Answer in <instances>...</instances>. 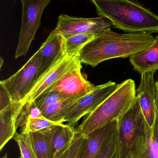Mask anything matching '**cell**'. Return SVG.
Instances as JSON below:
<instances>
[{
  "label": "cell",
  "mask_w": 158,
  "mask_h": 158,
  "mask_svg": "<svg viewBox=\"0 0 158 158\" xmlns=\"http://www.w3.org/2000/svg\"><path fill=\"white\" fill-rule=\"evenodd\" d=\"M64 40L62 35L53 30L42 44L40 47L41 54L40 77L65 55Z\"/></svg>",
  "instance_id": "14"
},
{
  "label": "cell",
  "mask_w": 158,
  "mask_h": 158,
  "mask_svg": "<svg viewBox=\"0 0 158 158\" xmlns=\"http://www.w3.org/2000/svg\"><path fill=\"white\" fill-rule=\"evenodd\" d=\"M82 68L81 65L70 71L48 90L58 92L64 100L78 99L84 96L92 91L95 85L82 73Z\"/></svg>",
  "instance_id": "10"
},
{
  "label": "cell",
  "mask_w": 158,
  "mask_h": 158,
  "mask_svg": "<svg viewBox=\"0 0 158 158\" xmlns=\"http://www.w3.org/2000/svg\"><path fill=\"white\" fill-rule=\"evenodd\" d=\"M155 40L150 32L118 33L109 30L97 35L81 49L79 61L95 67L109 59L130 57L152 45Z\"/></svg>",
  "instance_id": "1"
},
{
  "label": "cell",
  "mask_w": 158,
  "mask_h": 158,
  "mask_svg": "<svg viewBox=\"0 0 158 158\" xmlns=\"http://www.w3.org/2000/svg\"><path fill=\"white\" fill-rule=\"evenodd\" d=\"M78 99H66L58 101L43 110L42 115L51 121L63 123L69 110Z\"/></svg>",
  "instance_id": "17"
},
{
  "label": "cell",
  "mask_w": 158,
  "mask_h": 158,
  "mask_svg": "<svg viewBox=\"0 0 158 158\" xmlns=\"http://www.w3.org/2000/svg\"><path fill=\"white\" fill-rule=\"evenodd\" d=\"M100 17L129 33L158 32V16L133 0H92Z\"/></svg>",
  "instance_id": "2"
},
{
  "label": "cell",
  "mask_w": 158,
  "mask_h": 158,
  "mask_svg": "<svg viewBox=\"0 0 158 158\" xmlns=\"http://www.w3.org/2000/svg\"><path fill=\"white\" fill-rule=\"evenodd\" d=\"M13 102L9 92L2 84L0 83V111L7 107Z\"/></svg>",
  "instance_id": "26"
},
{
  "label": "cell",
  "mask_w": 158,
  "mask_h": 158,
  "mask_svg": "<svg viewBox=\"0 0 158 158\" xmlns=\"http://www.w3.org/2000/svg\"><path fill=\"white\" fill-rule=\"evenodd\" d=\"M112 26L111 21L103 17L86 18L61 15L58 17L56 27L53 31L65 39L82 33L99 35L111 30Z\"/></svg>",
  "instance_id": "8"
},
{
  "label": "cell",
  "mask_w": 158,
  "mask_h": 158,
  "mask_svg": "<svg viewBox=\"0 0 158 158\" xmlns=\"http://www.w3.org/2000/svg\"><path fill=\"white\" fill-rule=\"evenodd\" d=\"M37 158H52L49 143L45 135L41 131L30 133Z\"/></svg>",
  "instance_id": "19"
},
{
  "label": "cell",
  "mask_w": 158,
  "mask_h": 158,
  "mask_svg": "<svg viewBox=\"0 0 158 158\" xmlns=\"http://www.w3.org/2000/svg\"><path fill=\"white\" fill-rule=\"evenodd\" d=\"M150 128L136 95L131 106L118 121L113 158H142L146 149Z\"/></svg>",
  "instance_id": "3"
},
{
  "label": "cell",
  "mask_w": 158,
  "mask_h": 158,
  "mask_svg": "<svg viewBox=\"0 0 158 158\" xmlns=\"http://www.w3.org/2000/svg\"><path fill=\"white\" fill-rule=\"evenodd\" d=\"M91 1H92V0H91Z\"/></svg>",
  "instance_id": "32"
},
{
  "label": "cell",
  "mask_w": 158,
  "mask_h": 158,
  "mask_svg": "<svg viewBox=\"0 0 158 158\" xmlns=\"http://www.w3.org/2000/svg\"><path fill=\"white\" fill-rule=\"evenodd\" d=\"M142 158H158V144L153 136L151 128L148 132L146 149Z\"/></svg>",
  "instance_id": "25"
},
{
  "label": "cell",
  "mask_w": 158,
  "mask_h": 158,
  "mask_svg": "<svg viewBox=\"0 0 158 158\" xmlns=\"http://www.w3.org/2000/svg\"><path fill=\"white\" fill-rule=\"evenodd\" d=\"M136 97L133 80L128 79L119 84L115 91L95 110L83 117L76 132L88 136L97 129L119 120L131 106Z\"/></svg>",
  "instance_id": "4"
},
{
  "label": "cell",
  "mask_w": 158,
  "mask_h": 158,
  "mask_svg": "<svg viewBox=\"0 0 158 158\" xmlns=\"http://www.w3.org/2000/svg\"><path fill=\"white\" fill-rule=\"evenodd\" d=\"M119 84L109 81L95 86L90 93L78 99L68 111L64 122L74 127L83 117L95 110L117 89Z\"/></svg>",
  "instance_id": "7"
},
{
  "label": "cell",
  "mask_w": 158,
  "mask_h": 158,
  "mask_svg": "<svg viewBox=\"0 0 158 158\" xmlns=\"http://www.w3.org/2000/svg\"><path fill=\"white\" fill-rule=\"evenodd\" d=\"M97 35L93 33H82L64 39L65 55L70 56L79 55L81 49Z\"/></svg>",
  "instance_id": "18"
},
{
  "label": "cell",
  "mask_w": 158,
  "mask_h": 158,
  "mask_svg": "<svg viewBox=\"0 0 158 158\" xmlns=\"http://www.w3.org/2000/svg\"><path fill=\"white\" fill-rule=\"evenodd\" d=\"M41 63L40 48L16 73L1 81L0 83L9 92L13 102L23 101L31 91L41 76Z\"/></svg>",
  "instance_id": "6"
},
{
  "label": "cell",
  "mask_w": 158,
  "mask_h": 158,
  "mask_svg": "<svg viewBox=\"0 0 158 158\" xmlns=\"http://www.w3.org/2000/svg\"><path fill=\"white\" fill-rule=\"evenodd\" d=\"M25 103L22 101L13 102L0 111V150L16 133V121L19 114Z\"/></svg>",
  "instance_id": "15"
},
{
  "label": "cell",
  "mask_w": 158,
  "mask_h": 158,
  "mask_svg": "<svg viewBox=\"0 0 158 158\" xmlns=\"http://www.w3.org/2000/svg\"><path fill=\"white\" fill-rule=\"evenodd\" d=\"M61 100L64 99H62L58 92L48 90L39 96L34 101L37 107L41 111L51 104Z\"/></svg>",
  "instance_id": "24"
},
{
  "label": "cell",
  "mask_w": 158,
  "mask_h": 158,
  "mask_svg": "<svg viewBox=\"0 0 158 158\" xmlns=\"http://www.w3.org/2000/svg\"><path fill=\"white\" fill-rule=\"evenodd\" d=\"M61 123H58L51 121L44 117L32 118L28 121L25 127L21 129L20 132L27 133L35 132L50 126Z\"/></svg>",
  "instance_id": "23"
},
{
  "label": "cell",
  "mask_w": 158,
  "mask_h": 158,
  "mask_svg": "<svg viewBox=\"0 0 158 158\" xmlns=\"http://www.w3.org/2000/svg\"><path fill=\"white\" fill-rule=\"evenodd\" d=\"M118 121L99 128L86 136L80 158H96L117 133Z\"/></svg>",
  "instance_id": "12"
},
{
  "label": "cell",
  "mask_w": 158,
  "mask_h": 158,
  "mask_svg": "<svg viewBox=\"0 0 158 158\" xmlns=\"http://www.w3.org/2000/svg\"><path fill=\"white\" fill-rule=\"evenodd\" d=\"M154 43L130 57L134 68L141 74L158 70V35Z\"/></svg>",
  "instance_id": "16"
},
{
  "label": "cell",
  "mask_w": 158,
  "mask_h": 158,
  "mask_svg": "<svg viewBox=\"0 0 158 158\" xmlns=\"http://www.w3.org/2000/svg\"><path fill=\"white\" fill-rule=\"evenodd\" d=\"M86 138L76 132L72 142L56 158H80Z\"/></svg>",
  "instance_id": "21"
},
{
  "label": "cell",
  "mask_w": 158,
  "mask_h": 158,
  "mask_svg": "<svg viewBox=\"0 0 158 158\" xmlns=\"http://www.w3.org/2000/svg\"><path fill=\"white\" fill-rule=\"evenodd\" d=\"M19 158H22V157H21V156H20V157H19Z\"/></svg>",
  "instance_id": "31"
},
{
  "label": "cell",
  "mask_w": 158,
  "mask_h": 158,
  "mask_svg": "<svg viewBox=\"0 0 158 158\" xmlns=\"http://www.w3.org/2000/svg\"><path fill=\"white\" fill-rule=\"evenodd\" d=\"M2 158H7V154L6 153V154H5L4 156H3Z\"/></svg>",
  "instance_id": "29"
},
{
  "label": "cell",
  "mask_w": 158,
  "mask_h": 158,
  "mask_svg": "<svg viewBox=\"0 0 158 158\" xmlns=\"http://www.w3.org/2000/svg\"><path fill=\"white\" fill-rule=\"evenodd\" d=\"M116 135L117 133L96 158H113L116 150Z\"/></svg>",
  "instance_id": "27"
},
{
  "label": "cell",
  "mask_w": 158,
  "mask_h": 158,
  "mask_svg": "<svg viewBox=\"0 0 158 158\" xmlns=\"http://www.w3.org/2000/svg\"><path fill=\"white\" fill-rule=\"evenodd\" d=\"M41 132L49 143L52 158H56L72 142L76 134L74 127L63 123L53 125Z\"/></svg>",
  "instance_id": "13"
},
{
  "label": "cell",
  "mask_w": 158,
  "mask_h": 158,
  "mask_svg": "<svg viewBox=\"0 0 158 158\" xmlns=\"http://www.w3.org/2000/svg\"><path fill=\"white\" fill-rule=\"evenodd\" d=\"M22 20L15 58L25 56L41 26L43 13L51 0H20Z\"/></svg>",
  "instance_id": "5"
},
{
  "label": "cell",
  "mask_w": 158,
  "mask_h": 158,
  "mask_svg": "<svg viewBox=\"0 0 158 158\" xmlns=\"http://www.w3.org/2000/svg\"><path fill=\"white\" fill-rule=\"evenodd\" d=\"M155 72L141 74V82L136 90V95L140 99V106L145 118L150 128L155 123L156 116V85L154 78Z\"/></svg>",
  "instance_id": "11"
},
{
  "label": "cell",
  "mask_w": 158,
  "mask_h": 158,
  "mask_svg": "<svg viewBox=\"0 0 158 158\" xmlns=\"http://www.w3.org/2000/svg\"><path fill=\"white\" fill-rule=\"evenodd\" d=\"M81 64L79 55L70 56L65 55L40 77L23 102L26 103L34 101L39 96L49 90L64 75Z\"/></svg>",
  "instance_id": "9"
},
{
  "label": "cell",
  "mask_w": 158,
  "mask_h": 158,
  "mask_svg": "<svg viewBox=\"0 0 158 158\" xmlns=\"http://www.w3.org/2000/svg\"><path fill=\"white\" fill-rule=\"evenodd\" d=\"M13 139L17 142L23 158H37L30 133H16Z\"/></svg>",
  "instance_id": "22"
},
{
  "label": "cell",
  "mask_w": 158,
  "mask_h": 158,
  "mask_svg": "<svg viewBox=\"0 0 158 158\" xmlns=\"http://www.w3.org/2000/svg\"></svg>",
  "instance_id": "33"
},
{
  "label": "cell",
  "mask_w": 158,
  "mask_h": 158,
  "mask_svg": "<svg viewBox=\"0 0 158 158\" xmlns=\"http://www.w3.org/2000/svg\"><path fill=\"white\" fill-rule=\"evenodd\" d=\"M156 110L158 112V81L156 82Z\"/></svg>",
  "instance_id": "28"
},
{
  "label": "cell",
  "mask_w": 158,
  "mask_h": 158,
  "mask_svg": "<svg viewBox=\"0 0 158 158\" xmlns=\"http://www.w3.org/2000/svg\"><path fill=\"white\" fill-rule=\"evenodd\" d=\"M1 68L2 67V65L3 62V61L2 58V57H1Z\"/></svg>",
  "instance_id": "30"
},
{
  "label": "cell",
  "mask_w": 158,
  "mask_h": 158,
  "mask_svg": "<svg viewBox=\"0 0 158 158\" xmlns=\"http://www.w3.org/2000/svg\"><path fill=\"white\" fill-rule=\"evenodd\" d=\"M43 117L41 111L37 107L34 101L27 102L21 109L16 121L17 128H24L28 121L32 118Z\"/></svg>",
  "instance_id": "20"
}]
</instances>
